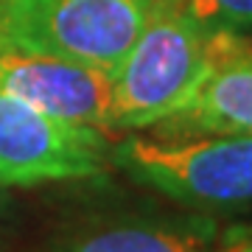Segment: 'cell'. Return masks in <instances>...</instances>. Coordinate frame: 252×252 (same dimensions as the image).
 Returning <instances> with one entry per match:
<instances>
[{"label":"cell","mask_w":252,"mask_h":252,"mask_svg":"<svg viewBox=\"0 0 252 252\" xmlns=\"http://www.w3.org/2000/svg\"><path fill=\"white\" fill-rule=\"evenodd\" d=\"M165 135L250 132L252 135V45L247 36H219V54L188 107L160 124Z\"/></svg>","instance_id":"52a82bcc"},{"label":"cell","mask_w":252,"mask_h":252,"mask_svg":"<svg viewBox=\"0 0 252 252\" xmlns=\"http://www.w3.org/2000/svg\"><path fill=\"white\" fill-rule=\"evenodd\" d=\"M219 54V36L207 34L180 6L154 0L140 36L112 73L109 132L157 129L188 107Z\"/></svg>","instance_id":"6da1fadb"},{"label":"cell","mask_w":252,"mask_h":252,"mask_svg":"<svg viewBox=\"0 0 252 252\" xmlns=\"http://www.w3.org/2000/svg\"><path fill=\"white\" fill-rule=\"evenodd\" d=\"M180 6L213 36L252 34V0H180Z\"/></svg>","instance_id":"ba28073f"},{"label":"cell","mask_w":252,"mask_h":252,"mask_svg":"<svg viewBox=\"0 0 252 252\" xmlns=\"http://www.w3.org/2000/svg\"><path fill=\"white\" fill-rule=\"evenodd\" d=\"M224 224L216 216L160 207H101L70 216L51 252H216Z\"/></svg>","instance_id":"5b68a950"},{"label":"cell","mask_w":252,"mask_h":252,"mask_svg":"<svg viewBox=\"0 0 252 252\" xmlns=\"http://www.w3.org/2000/svg\"><path fill=\"white\" fill-rule=\"evenodd\" d=\"M216 252H252V221L224 224Z\"/></svg>","instance_id":"9c48e42d"},{"label":"cell","mask_w":252,"mask_h":252,"mask_svg":"<svg viewBox=\"0 0 252 252\" xmlns=\"http://www.w3.org/2000/svg\"><path fill=\"white\" fill-rule=\"evenodd\" d=\"M0 90L48 115L109 132L112 73L45 54L0 34Z\"/></svg>","instance_id":"8992f818"},{"label":"cell","mask_w":252,"mask_h":252,"mask_svg":"<svg viewBox=\"0 0 252 252\" xmlns=\"http://www.w3.org/2000/svg\"><path fill=\"white\" fill-rule=\"evenodd\" d=\"M6 205H9V202H6V196H3V193H0V221H3V213H6Z\"/></svg>","instance_id":"30bf717a"},{"label":"cell","mask_w":252,"mask_h":252,"mask_svg":"<svg viewBox=\"0 0 252 252\" xmlns=\"http://www.w3.org/2000/svg\"><path fill=\"white\" fill-rule=\"evenodd\" d=\"M152 6L154 0H0V34L115 73Z\"/></svg>","instance_id":"3957f363"},{"label":"cell","mask_w":252,"mask_h":252,"mask_svg":"<svg viewBox=\"0 0 252 252\" xmlns=\"http://www.w3.org/2000/svg\"><path fill=\"white\" fill-rule=\"evenodd\" d=\"M112 162L104 129L48 115L0 90V185H42L101 177Z\"/></svg>","instance_id":"277c9868"},{"label":"cell","mask_w":252,"mask_h":252,"mask_svg":"<svg viewBox=\"0 0 252 252\" xmlns=\"http://www.w3.org/2000/svg\"><path fill=\"white\" fill-rule=\"evenodd\" d=\"M112 165L132 182L205 216H252V135L190 132L112 143Z\"/></svg>","instance_id":"7a4b0ae2"}]
</instances>
